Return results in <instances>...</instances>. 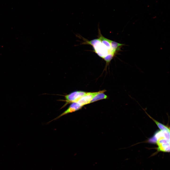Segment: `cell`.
<instances>
[{
	"instance_id": "obj_1",
	"label": "cell",
	"mask_w": 170,
	"mask_h": 170,
	"mask_svg": "<svg viewBox=\"0 0 170 170\" xmlns=\"http://www.w3.org/2000/svg\"><path fill=\"white\" fill-rule=\"evenodd\" d=\"M149 142L156 143L158 146L157 152H170V131L161 130L157 131Z\"/></svg>"
},
{
	"instance_id": "obj_2",
	"label": "cell",
	"mask_w": 170,
	"mask_h": 170,
	"mask_svg": "<svg viewBox=\"0 0 170 170\" xmlns=\"http://www.w3.org/2000/svg\"><path fill=\"white\" fill-rule=\"evenodd\" d=\"M87 92L81 91H76L65 95L66 103L63 106H65L70 103L76 102L81 98L85 95Z\"/></svg>"
},
{
	"instance_id": "obj_3",
	"label": "cell",
	"mask_w": 170,
	"mask_h": 170,
	"mask_svg": "<svg viewBox=\"0 0 170 170\" xmlns=\"http://www.w3.org/2000/svg\"><path fill=\"white\" fill-rule=\"evenodd\" d=\"M104 90L94 92H87L81 98L76 102L82 106L90 103L93 97L98 94L102 92Z\"/></svg>"
},
{
	"instance_id": "obj_4",
	"label": "cell",
	"mask_w": 170,
	"mask_h": 170,
	"mask_svg": "<svg viewBox=\"0 0 170 170\" xmlns=\"http://www.w3.org/2000/svg\"><path fill=\"white\" fill-rule=\"evenodd\" d=\"M95 52L100 57L103 58L109 53V51L106 47L101 42L93 47Z\"/></svg>"
},
{
	"instance_id": "obj_5",
	"label": "cell",
	"mask_w": 170,
	"mask_h": 170,
	"mask_svg": "<svg viewBox=\"0 0 170 170\" xmlns=\"http://www.w3.org/2000/svg\"><path fill=\"white\" fill-rule=\"evenodd\" d=\"M110 41L111 47V53H112L115 55L116 51L119 50L120 49V47L121 46H122L123 44L110 40Z\"/></svg>"
},
{
	"instance_id": "obj_6",
	"label": "cell",
	"mask_w": 170,
	"mask_h": 170,
	"mask_svg": "<svg viewBox=\"0 0 170 170\" xmlns=\"http://www.w3.org/2000/svg\"><path fill=\"white\" fill-rule=\"evenodd\" d=\"M100 34L99 38L101 41L102 43L106 47L108 50L109 53H111V45L110 40L104 37Z\"/></svg>"
},
{
	"instance_id": "obj_7",
	"label": "cell",
	"mask_w": 170,
	"mask_h": 170,
	"mask_svg": "<svg viewBox=\"0 0 170 170\" xmlns=\"http://www.w3.org/2000/svg\"><path fill=\"white\" fill-rule=\"evenodd\" d=\"M106 90L100 92L94 96L90 102V103L93 102L101 99H106L107 98V96L104 93Z\"/></svg>"
},
{
	"instance_id": "obj_8",
	"label": "cell",
	"mask_w": 170,
	"mask_h": 170,
	"mask_svg": "<svg viewBox=\"0 0 170 170\" xmlns=\"http://www.w3.org/2000/svg\"><path fill=\"white\" fill-rule=\"evenodd\" d=\"M145 111L146 112L147 115L149 116V117L152 119L153 121L157 125V127L160 129L161 130H166L167 131H170V128L168 127V126L165 125L159 122L158 121L155 120L152 117L150 116L149 115H148L147 113H146V111L145 110Z\"/></svg>"
},
{
	"instance_id": "obj_9",
	"label": "cell",
	"mask_w": 170,
	"mask_h": 170,
	"mask_svg": "<svg viewBox=\"0 0 170 170\" xmlns=\"http://www.w3.org/2000/svg\"><path fill=\"white\" fill-rule=\"evenodd\" d=\"M76 111V110L74 108L69 106V107L65 111L58 117H57L52 121L57 119L64 115Z\"/></svg>"
},
{
	"instance_id": "obj_10",
	"label": "cell",
	"mask_w": 170,
	"mask_h": 170,
	"mask_svg": "<svg viewBox=\"0 0 170 170\" xmlns=\"http://www.w3.org/2000/svg\"><path fill=\"white\" fill-rule=\"evenodd\" d=\"M101 42V40L99 38L93 39L89 41H87L86 43L91 45L94 47Z\"/></svg>"
},
{
	"instance_id": "obj_11",
	"label": "cell",
	"mask_w": 170,
	"mask_h": 170,
	"mask_svg": "<svg viewBox=\"0 0 170 170\" xmlns=\"http://www.w3.org/2000/svg\"><path fill=\"white\" fill-rule=\"evenodd\" d=\"M115 55L112 53H109L103 58L107 63H109L113 58Z\"/></svg>"
}]
</instances>
